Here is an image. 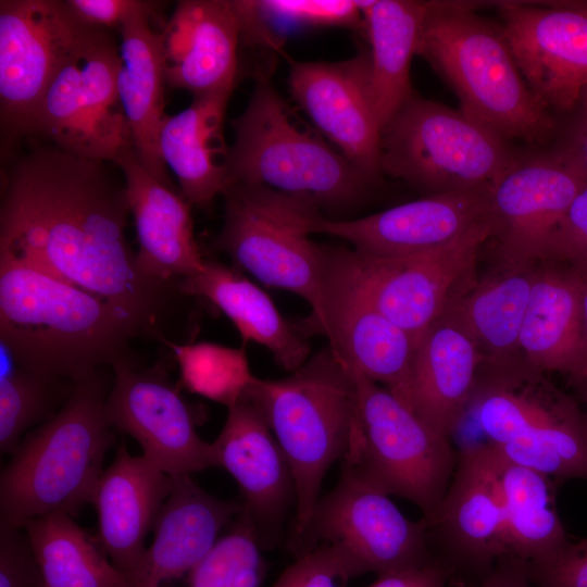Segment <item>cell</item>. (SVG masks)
I'll return each instance as SVG.
<instances>
[{"mask_svg": "<svg viewBox=\"0 0 587 587\" xmlns=\"http://www.w3.org/2000/svg\"><path fill=\"white\" fill-rule=\"evenodd\" d=\"M1 182L0 254L110 302L153 336L171 287L139 272L125 185L105 163L35 146Z\"/></svg>", "mask_w": 587, "mask_h": 587, "instance_id": "6da1fadb", "label": "cell"}, {"mask_svg": "<svg viewBox=\"0 0 587 587\" xmlns=\"http://www.w3.org/2000/svg\"><path fill=\"white\" fill-rule=\"evenodd\" d=\"M145 334L110 302L0 254V336L17 366L77 383L127 358Z\"/></svg>", "mask_w": 587, "mask_h": 587, "instance_id": "7a4b0ae2", "label": "cell"}, {"mask_svg": "<svg viewBox=\"0 0 587 587\" xmlns=\"http://www.w3.org/2000/svg\"><path fill=\"white\" fill-rule=\"evenodd\" d=\"M101 372L75 383L64 404L27 433L0 476V522L22 527L54 512L74 517L86 504L114 444Z\"/></svg>", "mask_w": 587, "mask_h": 587, "instance_id": "3957f363", "label": "cell"}, {"mask_svg": "<svg viewBox=\"0 0 587 587\" xmlns=\"http://www.w3.org/2000/svg\"><path fill=\"white\" fill-rule=\"evenodd\" d=\"M416 55L453 89L460 111L504 139L546 141L555 123L528 87L501 25L471 4L428 2Z\"/></svg>", "mask_w": 587, "mask_h": 587, "instance_id": "277c9868", "label": "cell"}, {"mask_svg": "<svg viewBox=\"0 0 587 587\" xmlns=\"http://www.w3.org/2000/svg\"><path fill=\"white\" fill-rule=\"evenodd\" d=\"M226 187L260 186L338 212L360 202L373 184L315 128L294 113L266 77L230 121Z\"/></svg>", "mask_w": 587, "mask_h": 587, "instance_id": "5b68a950", "label": "cell"}, {"mask_svg": "<svg viewBox=\"0 0 587 587\" xmlns=\"http://www.w3.org/2000/svg\"><path fill=\"white\" fill-rule=\"evenodd\" d=\"M263 414L289 463L295 483V529L303 538L330 465L342 458L357 417L349 365L327 346L280 379L254 382L246 391Z\"/></svg>", "mask_w": 587, "mask_h": 587, "instance_id": "8992f818", "label": "cell"}, {"mask_svg": "<svg viewBox=\"0 0 587 587\" xmlns=\"http://www.w3.org/2000/svg\"><path fill=\"white\" fill-rule=\"evenodd\" d=\"M497 453L558 485L587 479V434L576 401L521 357L483 363L466 414ZM465 417V416H464Z\"/></svg>", "mask_w": 587, "mask_h": 587, "instance_id": "52a82bcc", "label": "cell"}, {"mask_svg": "<svg viewBox=\"0 0 587 587\" xmlns=\"http://www.w3.org/2000/svg\"><path fill=\"white\" fill-rule=\"evenodd\" d=\"M348 365L355 382L357 417L342 467L388 496L411 501L425 523L432 521L453 476L458 452L450 438Z\"/></svg>", "mask_w": 587, "mask_h": 587, "instance_id": "ba28073f", "label": "cell"}, {"mask_svg": "<svg viewBox=\"0 0 587 587\" xmlns=\"http://www.w3.org/2000/svg\"><path fill=\"white\" fill-rule=\"evenodd\" d=\"M217 248L262 284L302 298L312 310L308 329L323 320L326 247L314 242L315 207L260 186L232 185Z\"/></svg>", "mask_w": 587, "mask_h": 587, "instance_id": "9c48e42d", "label": "cell"}, {"mask_svg": "<svg viewBox=\"0 0 587 587\" xmlns=\"http://www.w3.org/2000/svg\"><path fill=\"white\" fill-rule=\"evenodd\" d=\"M514 157L498 134L415 92L380 134L382 173L427 195L491 185Z\"/></svg>", "mask_w": 587, "mask_h": 587, "instance_id": "30bf717a", "label": "cell"}, {"mask_svg": "<svg viewBox=\"0 0 587 587\" xmlns=\"http://www.w3.org/2000/svg\"><path fill=\"white\" fill-rule=\"evenodd\" d=\"M490 236L488 223L446 246L407 255L327 251L337 268L417 345L428 326L475 283L478 252Z\"/></svg>", "mask_w": 587, "mask_h": 587, "instance_id": "8fae6325", "label": "cell"}, {"mask_svg": "<svg viewBox=\"0 0 587 587\" xmlns=\"http://www.w3.org/2000/svg\"><path fill=\"white\" fill-rule=\"evenodd\" d=\"M120 48L97 29L62 65L37 110L32 134L72 155L116 162L133 147L116 86Z\"/></svg>", "mask_w": 587, "mask_h": 587, "instance_id": "7c38bea8", "label": "cell"}, {"mask_svg": "<svg viewBox=\"0 0 587 587\" xmlns=\"http://www.w3.org/2000/svg\"><path fill=\"white\" fill-rule=\"evenodd\" d=\"M66 1H0V116L10 135H30L46 90L68 58L97 30Z\"/></svg>", "mask_w": 587, "mask_h": 587, "instance_id": "4fadbf2b", "label": "cell"}, {"mask_svg": "<svg viewBox=\"0 0 587 587\" xmlns=\"http://www.w3.org/2000/svg\"><path fill=\"white\" fill-rule=\"evenodd\" d=\"M303 538L313 547L332 546L354 576L380 575L435 559L425 522L408 519L388 495L346 467L337 485L319 499Z\"/></svg>", "mask_w": 587, "mask_h": 587, "instance_id": "5bb4252c", "label": "cell"}, {"mask_svg": "<svg viewBox=\"0 0 587 587\" xmlns=\"http://www.w3.org/2000/svg\"><path fill=\"white\" fill-rule=\"evenodd\" d=\"M587 177L562 149L516 155L491 183L490 224L500 265L542 262L547 240Z\"/></svg>", "mask_w": 587, "mask_h": 587, "instance_id": "9a60e30c", "label": "cell"}, {"mask_svg": "<svg viewBox=\"0 0 587 587\" xmlns=\"http://www.w3.org/2000/svg\"><path fill=\"white\" fill-rule=\"evenodd\" d=\"M112 370L109 422L136 439L145 458L173 477L217 467L212 442L198 435L187 403L162 365L139 369L127 357Z\"/></svg>", "mask_w": 587, "mask_h": 587, "instance_id": "2e32d148", "label": "cell"}, {"mask_svg": "<svg viewBox=\"0 0 587 587\" xmlns=\"http://www.w3.org/2000/svg\"><path fill=\"white\" fill-rule=\"evenodd\" d=\"M425 524L433 554L459 585L479 586L496 562L508 555L500 495L484 442L458 451L447 492Z\"/></svg>", "mask_w": 587, "mask_h": 587, "instance_id": "e0dca14e", "label": "cell"}, {"mask_svg": "<svg viewBox=\"0 0 587 587\" xmlns=\"http://www.w3.org/2000/svg\"><path fill=\"white\" fill-rule=\"evenodd\" d=\"M289 64V92L314 128L373 184L379 178L382 127L371 82L369 50L338 61Z\"/></svg>", "mask_w": 587, "mask_h": 587, "instance_id": "ac0fdd59", "label": "cell"}, {"mask_svg": "<svg viewBox=\"0 0 587 587\" xmlns=\"http://www.w3.org/2000/svg\"><path fill=\"white\" fill-rule=\"evenodd\" d=\"M501 28L532 92L570 111L587 87V7L503 2Z\"/></svg>", "mask_w": 587, "mask_h": 587, "instance_id": "d6986e66", "label": "cell"}, {"mask_svg": "<svg viewBox=\"0 0 587 587\" xmlns=\"http://www.w3.org/2000/svg\"><path fill=\"white\" fill-rule=\"evenodd\" d=\"M491 185L427 195L352 220L320 214L313 234L346 240L353 249L376 257L417 253L446 246L490 223Z\"/></svg>", "mask_w": 587, "mask_h": 587, "instance_id": "ffe728a7", "label": "cell"}, {"mask_svg": "<svg viewBox=\"0 0 587 587\" xmlns=\"http://www.w3.org/2000/svg\"><path fill=\"white\" fill-rule=\"evenodd\" d=\"M314 332L326 336L345 362L408 407L415 340L337 268L328 252L323 320Z\"/></svg>", "mask_w": 587, "mask_h": 587, "instance_id": "44dd1931", "label": "cell"}, {"mask_svg": "<svg viewBox=\"0 0 587 587\" xmlns=\"http://www.w3.org/2000/svg\"><path fill=\"white\" fill-rule=\"evenodd\" d=\"M158 33L171 89L192 97L234 89L241 25L233 0H182Z\"/></svg>", "mask_w": 587, "mask_h": 587, "instance_id": "7402d4cb", "label": "cell"}, {"mask_svg": "<svg viewBox=\"0 0 587 587\" xmlns=\"http://www.w3.org/2000/svg\"><path fill=\"white\" fill-rule=\"evenodd\" d=\"M125 182L138 251L136 265L148 279L172 287L203 270L205 260L193 236L191 204L184 196L154 177L134 148L115 162Z\"/></svg>", "mask_w": 587, "mask_h": 587, "instance_id": "603a6c76", "label": "cell"}, {"mask_svg": "<svg viewBox=\"0 0 587 587\" xmlns=\"http://www.w3.org/2000/svg\"><path fill=\"white\" fill-rule=\"evenodd\" d=\"M173 486V476L121 446L102 471L91 503L98 516V542L112 564L136 587L143 571L145 540Z\"/></svg>", "mask_w": 587, "mask_h": 587, "instance_id": "cb8c5ba5", "label": "cell"}, {"mask_svg": "<svg viewBox=\"0 0 587 587\" xmlns=\"http://www.w3.org/2000/svg\"><path fill=\"white\" fill-rule=\"evenodd\" d=\"M217 466L236 480L243 511L253 520L260 541L296 504L289 463L258 407L245 395L228 408L226 422L212 442ZM273 530V529H272Z\"/></svg>", "mask_w": 587, "mask_h": 587, "instance_id": "d4e9b609", "label": "cell"}, {"mask_svg": "<svg viewBox=\"0 0 587 587\" xmlns=\"http://www.w3.org/2000/svg\"><path fill=\"white\" fill-rule=\"evenodd\" d=\"M484 358L466 330L447 313L417 342L408 407L442 436L460 428Z\"/></svg>", "mask_w": 587, "mask_h": 587, "instance_id": "484cf974", "label": "cell"}, {"mask_svg": "<svg viewBox=\"0 0 587 587\" xmlns=\"http://www.w3.org/2000/svg\"><path fill=\"white\" fill-rule=\"evenodd\" d=\"M580 287V277L570 268L539 263L519 338L528 365L566 375L574 386L587 377Z\"/></svg>", "mask_w": 587, "mask_h": 587, "instance_id": "4316f807", "label": "cell"}, {"mask_svg": "<svg viewBox=\"0 0 587 587\" xmlns=\"http://www.w3.org/2000/svg\"><path fill=\"white\" fill-rule=\"evenodd\" d=\"M242 509V503L207 492L190 475L174 476L136 587H161L189 573L215 545L222 527Z\"/></svg>", "mask_w": 587, "mask_h": 587, "instance_id": "83f0119b", "label": "cell"}, {"mask_svg": "<svg viewBox=\"0 0 587 587\" xmlns=\"http://www.w3.org/2000/svg\"><path fill=\"white\" fill-rule=\"evenodd\" d=\"M233 90L192 97L183 111L167 115L159 134L162 161L175 174L186 200L207 210L226 187L229 148L224 120Z\"/></svg>", "mask_w": 587, "mask_h": 587, "instance_id": "f1b7e54d", "label": "cell"}, {"mask_svg": "<svg viewBox=\"0 0 587 587\" xmlns=\"http://www.w3.org/2000/svg\"><path fill=\"white\" fill-rule=\"evenodd\" d=\"M177 289L214 304L243 341L265 347L285 371L292 373L311 357V346L299 329L283 317L264 290L235 268L205 260L203 270L182 279Z\"/></svg>", "mask_w": 587, "mask_h": 587, "instance_id": "f546056e", "label": "cell"}, {"mask_svg": "<svg viewBox=\"0 0 587 587\" xmlns=\"http://www.w3.org/2000/svg\"><path fill=\"white\" fill-rule=\"evenodd\" d=\"M118 98L126 116L135 153L143 166L171 187L167 167L159 152L164 113L165 77L159 33L148 18H137L118 30Z\"/></svg>", "mask_w": 587, "mask_h": 587, "instance_id": "4dcf8cb0", "label": "cell"}, {"mask_svg": "<svg viewBox=\"0 0 587 587\" xmlns=\"http://www.w3.org/2000/svg\"><path fill=\"white\" fill-rule=\"evenodd\" d=\"M538 264H498L496 272L475 282L444 312L472 337L484 363L521 357L519 338Z\"/></svg>", "mask_w": 587, "mask_h": 587, "instance_id": "1f68e13d", "label": "cell"}, {"mask_svg": "<svg viewBox=\"0 0 587 587\" xmlns=\"http://www.w3.org/2000/svg\"><path fill=\"white\" fill-rule=\"evenodd\" d=\"M485 446L500 495L508 555L525 563L553 555L570 541L557 508L558 484Z\"/></svg>", "mask_w": 587, "mask_h": 587, "instance_id": "d6a6232c", "label": "cell"}, {"mask_svg": "<svg viewBox=\"0 0 587 587\" xmlns=\"http://www.w3.org/2000/svg\"><path fill=\"white\" fill-rule=\"evenodd\" d=\"M369 40L372 93L380 127L414 92L410 66L416 55L428 2L358 1Z\"/></svg>", "mask_w": 587, "mask_h": 587, "instance_id": "836d02e7", "label": "cell"}, {"mask_svg": "<svg viewBox=\"0 0 587 587\" xmlns=\"http://www.w3.org/2000/svg\"><path fill=\"white\" fill-rule=\"evenodd\" d=\"M21 528L29 539L45 587H134L72 515L50 513Z\"/></svg>", "mask_w": 587, "mask_h": 587, "instance_id": "e575fe53", "label": "cell"}, {"mask_svg": "<svg viewBox=\"0 0 587 587\" xmlns=\"http://www.w3.org/2000/svg\"><path fill=\"white\" fill-rule=\"evenodd\" d=\"M74 385L21 369L1 347V453L13 454L26 430L58 412L72 394Z\"/></svg>", "mask_w": 587, "mask_h": 587, "instance_id": "d590c367", "label": "cell"}, {"mask_svg": "<svg viewBox=\"0 0 587 587\" xmlns=\"http://www.w3.org/2000/svg\"><path fill=\"white\" fill-rule=\"evenodd\" d=\"M164 341L177 361L180 384L227 409L242 398L255 379L243 348L209 341L184 345Z\"/></svg>", "mask_w": 587, "mask_h": 587, "instance_id": "8d00e7d4", "label": "cell"}, {"mask_svg": "<svg viewBox=\"0 0 587 587\" xmlns=\"http://www.w3.org/2000/svg\"><path fill=\"white\" fill-rule=\"evenodd\" d=\"M260 544L258 528L242 509L232 530L188 573V587H260L266 569Z\"/></svg>", "mask_w": 587, "mask_h": 587, "instance_id": "74e56055", "label": "cell"}, {"mask_svg": "<svg viewBox=\"0 0 587 587\" xmlns=\"http://www.w3.org/2000/svg\"><path fill=\"white\" fill-rule=\"evenodd\" d=\"M262 16L313 27H345L364 33L363 14L351 0H259Z\"/></svg>", "mask_w": 587, "mask_h": 587, "instance_id": "f35d334b", "label": "cell"}, {"mask_svg": "<svg viewBox=\"0 0 587 587\" xmlns=\"http://www.w3.org/2000/svg\"><path fill=\"white\" fill-rule=\"evenodd\" d=\"M541 263L587 275V182L551 232Z\"/></svg>", "mask_w": 587, "mask_h": 587, "instance_id": "ab89813d", "label": "cell"}, {"mask_svg": "<svg viewBox=\"0 0 587 587\" xmlns=\"http://www.w3.org/2000/svg\"><path fill=\"white\" fill-rule=\"evenodd\" d=\"M352 577L340 553L320 544L286 567L273 587H347Z\"/></svg>", "mask_w": 587, "mask_h": 587, "instance_id": "60d3db41", "label": "cell"}, {"mask_svg": "<svg viewBox=\"0 0 587 587\" xmlns=\"http://www.w3.org/2000/svg\"><path fill=\"white\" fill-rule=\"evenodd\" d=\"M0 587H45L26 533L0 522Z\"/></svg>", "mask_w": 587, "mask_h": 587, "instance_id": "b9f144b4", "label": "cell"}, {"mask_svg": "<svg viewBox=\"0 0 587 587\" xmlns=\"http://www.w3.org/2000/svg\"><path fill=\"white\" fill-rule=\"evenodd\" d=\"M533 587H587V539L569 541L553 555L526 563Z\"/></svg>", "mask_w": 587, "mask_h": 587, "instance_id": "7bdbcfd3", "label": "cell"}, {"mask_svg": "<svg viewBox=\"0 0 587 587\" xmlns=\"http://www.w3.org/2000/svg\"><path fill=\"white\" fill-rule=\"evenodd\" d=\"M66 3L83 24L107 30H120L137 18H154L160 2L146 0H66Z\"/></svg>", "mask_w": 587, "mask_h": 587, "instance_id": "ee69618b", "label": "cell"}, {"mask_svg": "<svg viewBox=\"0 0 587 587\" xmlns=\"http://www.w3.org/2000/svg\"><path fill=\"white\" fill-rule=\"evenodd\" d=\"M449 580L448 567L435 558L421 565L377 575L369 587H445Z\"/></svg>", "mask_w": 587, "mask_h": 587, "instance_id": "f6af8a7d", "label": "cell"}, {"mask_svg": "<svg viewBox=\"0 0 587 587\" xmlns=\"http://www.w3.org/2000/svg\"><path fill=\"white\" fill-rule=\"evenodd\" d=\"M479 587H533L526 563L512 555L500 558Z\"/></svg>", "mask_w": 587, "mask_h": 587, "instance_id": "bcb514c9", "label": "cell"}, {"mask_svg": "<svg viewBox=\"0 0 587 587\" xmlns=\"http://www.w3.org/2000/svg\"><path fill=\"white\" fill-rule=\"evenodd\" d=\"M562 149L572 158L587 177V116L582 115L570 140Z\"/></svg>", "mask_w": 587, "mask_h": 587, "instance_id": "7dc6e473", "label": "cell"}, {"mask_svg": "<svg viewBox=\"0 0 587 587\" xmlns=\"http://www.w3.org/2000/svg\"><path fill=\"white\" fill-rule=\"evenodd\" d=\"M579 277L582 282V287H580L582 319H583L585 336L587 339V275L579 276Z\"/></svg>", "mask_w": 587, "mask_h": 587, "instance_id": "c3c4849f", "label": "cell"}, {"mask_svg": "<svg viewBox=\"0 0 587 587\" xmlns=\"http://www.w3.org/2000/svg\"><path fill=\"white\" fill-rule=\"evenodd\" d=\"M577 392L584 402L586 407V411L584 414V422H585V428L587 434V377H585L583 380H580L578 384L575 385Z\"/></svg>", "mask_w": 587, "mask_h": 587, "instance_id": "681fc988", "label": "cell"}, {"mask_svg": "<svg viewBox=\"0 0 587 587\" xmlns=\"http://www.w3.org/2000/svg\"><path fill=\"white\" fill-rule=\"evenodd\" d=\"M579 104L583 109V115L587 116V87L580 96Z\"/></svg>", "mask_w": 587, "mask_h": 587, "instance_id": "f907efd6", "label": "cell"}]
</instances>
